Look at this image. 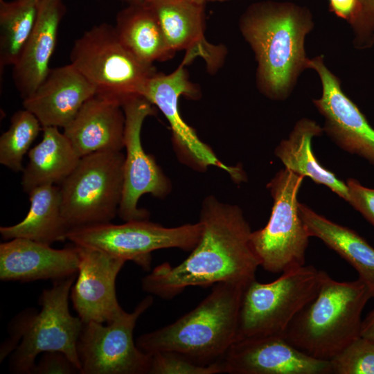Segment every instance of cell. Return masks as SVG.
I'll list each match as a JSON object with an SVG mask.
<instances>
[{"label": "cell", "instance_id": "cell-1", "mask_svg": "<svg viewBox=\"0 0 374 374\" xmlns=\"http://www.w3.org/2000/svg\"><path fill=\"white\" fill-rule=\"evenodd\" d=\"M199 222L201 238L191 253L175 267L163 262L154 267L142 278L143 290L171 299L190 286L222 282L247 285L256 278L260 261L242 210L209 195L203 200Z\"/></svg>", "mask_w": 374, "mask_h": 374}, {"label": "cell", "instance_id": "cell-2", "mask_svg": "<svg viewBox=\"0 0 374 374\" xmlns=\"http://www.w3.org/2000/svg\"><path fill=\"white\" fill-rule=\"evenodd\" d=\"M313 26L310 10L292 2L256 3L242 15L240 29L257 61L258 89L267 98H286L308 69L305 40Z\"/></svg>", "mask_w": 374, "mask_h": 374}, {"label": "cell", "instance_id": "cell-3", "mask_svg": "<svg viewBox=\"0 0 374 374\" xmlns=\"http://www.w3.org/2000/svg\"><path fill=\"white\" fill-rule=\"evenodd\" d=\"M247 285L222 282L193 310L175 322L136 340L147 353L170 351L201 365L220 362L235 341L239 311Z\"/></svg>", "mask_w": 374, "mask_h": 374}, {"label": "cell", "instance_id": "cell-4", "mask_svg": "<svg viewBox=\"0 0 374 374\" xmlns=\"http://www.w3.org/2000/svg\"><path fill=\"white\" fill-rule=\"evenodd\" d=\"M371 299L359 278L337 281L324 271L317 295L296 315L283 337L306 355L330 360L361 336L362 314Z\"/></svg>", "mask_w": 374, "mask_h": 374}, {"label": "cell", "instance_id": "cell-5", "mask_svg": "<svg viewBox=\"0 0 374 374\" xmlns=\"http://www.w3.org/2000/svg\"><path fill=\"white\" fill-rule=\"evenodd\" d=\"M76 275L54 280L53 285L42 292L39 311L26 310L12 321L10 336L1 345L0 361L12 350L10 371L31 374L35 358L41 353L60 351L80 369L77 344L84 323L69 309V292Z\"/></svg>", "mask_w": 374, "mask_h": 374}, {"label": "cell", "instance_id": "cell-6", "mask_svg": "<svg viewBox=\"0 0 374 374\" xmlns=\"http://www.w3.org/2000/svg\"><path fill=\"white\" fill-rule=\"evenodd\" d=\"M72 64L96 88V94L122 104L141 97L148 80L157 71L153 64L135 57L119 39L115 27L95 25L73 43Z\"/></svg>", "mask_w": 374, "mask_h": 374}, {"label": "cell", "instance_id": "cell-7", "mask_svg": "<svg viewBox=\"0 0 374 374\" xmlns=\"http://www.w3.org/2000/svg\"><path fill=\"white\" fill-rule=\"evenodd\" d=\"M323 272L305 265L268 283L252 280L242 294L235 341L283 336L296 315L317 295Z\"/></svg>", "mask_w": 374, "mask_h": 374}, {"label": "cell", "instance_id": "cell-8", "mask_svg": "<svg viewBox=\"0 0 374 374\" xmlns=\"http://www.w3.org/2000/svg\"><path fill=\"white\" fill-rule=\"evenodd\" d=\"M125 155L96 152L84 156L60 188L61 211L69 229L110 222L123 188Z\"/></svg>", "mask_w": 374, "mask_h": 374}, {"label": "cell", "instance_id": "cell-9", "mask_svg": "<svg viewBox=\"0 0 374 374\" xmlns=\"http://www.w3.org/2000/svg\"><path fill=\"white\" fill-rule=\"evenodd\" d=\"M303 178L284 168L267 186L274 200L271 215L262 229L252 231L251 242L268 272L282 274L305 265L310 235L297 200Z\"/></svg>", "mask_w": 374, "mask_h": 374}, {"label": "cell", "instance_id": "cell-10", "mask_svg": "<svg viewBox=\"0 0 374 374\" xmlns=\"http://www.w3.org/2000/svg\"><path fill=\"white\" fill-rule=\"evenodd\" d=\"M202 231L199 221L165 227L145 219L121 224L106 222L73 228L69 230L66 238L75 245L133 261L149 271L152 251L168 248L192 251L199 241Z\"/></svg>", "mask_w": 374, "mask_h": 374}, {"label": "cell", "instance_id": "cell-11", "mask_svg": "<svg viewBox=\"0 0 374 374\" xmlns=\"http://www.w3.org/2000/svg\"><path fill=\"white\" fill-rule=\"evenodd\" d=\"M145 296L133 310L125 311L107 326L90 321L84 323L77 350L80 374H149L152 354L140 350L133 339L139 317L152 304Z\"/></svg>", "mask_w": 374, "mask_h": 374}, {"label": "cell", "instance_id": "cell-12", "mask_svg": "<svg viewBox=\"0 0 374 374\" xmlns=\"http://www.w3.org/2000/svg\"><path fill=\"white\" fill-rule=\"evenodd\" d=\"M186 66L181 62L169 74L156 73L148 80L141 96L157 107L167 119L175 152L183 163L198 171L215 166L227 172L235 182H242L245 179L243 170L238 166H229L222 162L181 116L179 97L184 96L197 99L199 94L196 85L189 80Z\"/></svg>", "mask_w": 374, "mask_h": 374}, {"label": "cell", "instance_id": "cell-13", "mask_svg": "<svg viewBox=\"0 0 374 374\" xmlns=\"http://www.w3.org/2000/svg\"><path fill=\"white\" fill-rule=\"evenodd\" d=\"M149 101L140 96L132 98L122 104L125 114L123 188L118 215L125 222L145 220L149 213L138 207L140 197L151 194L164 198L171 191V183L156 163L152 155L144 150L141 143V129L145 119L155 114Z\"/></svg>", "mask_w": 374, "mask_h": 374}, {"label": "cell", "instance_id": "cell-14", "mask_svg": "<svg viewBox=\"0 0 374 374\" xmlns=\"http://www.w3.org/2000/svg\"><path fill=\"white\" fill-rule=\"evenodd\" d=\"M308 69L317 72L322 86L321 97L313 103L324 118L323 132L342 150L374 166V128L345 94L322 55L310 59Z\"/></svg>", "mask_w": 374, "mask_h": 374}, {"label": "cell", "instance_id": "cell-15", "mask_svg": "<svg viewBox=\"0 0 374 374\" xmlns=\"http://www.w3.org/2000/svg\"><path fill=\"white\" fill-rule=\"evenodd\" d=\"M220 364L229 374H331L329 360L312 357L283 336L235 341Z\"/></svg>", "mask_w": 374, "mask_h": 374}, {"label": "cell", "instance_id": "cell-16", "mask_svg": "<svg viewBox=\"0 0 374 374\" xmlns=\"http://www.w3.org/2000/svg\"><path fill=\"white\" fill-rule=\"evenodd\" d=\"M75 246L79 265L71 290L73 308L84 323H109L125 312L118 302L115 283L126 261L97 249Z\"/></svg>", "mask_w": 374, "mask_h": 374}, {"label": "cell", "instance_id": "cell-17", "mask_svg": "<svg viewBox=\"0 0 374 374\" xmlns=\"http://www.w3.org/2000/svg\"><path fill=\"white\" fill-rule=\"evenodd\" d=\"M78 265L74 244L57 249L26 238H14L0 244V279L3 281L61 280L76 275Z\"/></svg>", "mask_w": 374, "mask_h": 374}, {"label": "cell", "instance_id": "cell-18", "mask_svg": "<svg viewBox=\"0 0 374 374\" xmlns=\"http://www.w3.org/2000/svg\"><path fill=\"white\" fill-rule=\"evenodd\" d=\"M96 88L71 63L50 69L36 90L23 99V107L39 120L42 128H64Z\"/></svg>", "mask_w": 374, "mask_h": 374}, {"label": "cell", "instance_id": "cell-19", "mask_svg": "<svg viewBox=\"0 0 374 374\" xmlns=\"http://www.w3.org/2000/svg\"><path fill=\"white\" fill-rule=\"evenodd\" d=\"M150 6L170 48L175 53L186 51L181 62L187 65L200 57L210 72L219 69L225 58V48L209 43L204 37V5L172 0Z\"/></svg>", "mask_w": 374, "mask_h": 374}, {"label": "cell", "instance_id": "cell-20", "mask_svg": "<svg viewBox=\"0 0 374 374\" xmlns=\"http://www.w3.org/2000/svg\"><path fill=\"white\" fill-rule=\"evenodd\" d=\"M125 118L118 101L98 94L88 99L63 133L82 157L124 148Z\"/></svg>", "mask_w": 374, "mask_h": 374}, {"label": "cell", "instance_id": "cell-21", "mask_svg": "<svg viewBox=\"0 0 374 374\" xmlns=\"http://www.w3.org/2000/svg\"><path fill=\"white\" fill-rule=\"evenodd\" d=\"M62 0H40L34 28L12 66V80L21 97L31 95L47 75L64 15Z\"/></svg>", "mask_w": 374, "mask_h": 374}, {"label": "cell", "instance_id": "cell-22", "mask_svg": "<svg viewBox=\"0 0 374 374\" xmlns=\"http://www.w3.org/2000/svg\"><path fill=\"white\" fill-rule=\"evenodd\" d=\"M299 211L310 237H316L335 251L357 272L374 299V248L354 230L334 222L308 206Z\"/></svg>", "mask_w": 374, "mask_h": 374}, {"label": "cell", "instance_id": "cell-23", "mask_svg": "<svg viewBox=\"0 0 374 374\" xmlns=\"http://www.w3.org/2000/svg\"><path fill=\"white\" fill-rule=\"evenodd\" d=\"M42 131V139L28 151V163L23 170L21 186L27 193L41 186L62 184L81 158L57 127H43Z\"/></svg>", "mask_w": 374, "mask_h": 374}, {"label": "cell", "instance_id": "cell-24", "mask_svg": "<svg viewBox=\"0 0 374 374\" xmlns=\"http://www.w3.org/2000/svg\"><path fill=\"white\" fill-rule=\"evenodd\" d=\"M323 132V127L316 121L309 118L300 119L288 137L277 145L274 154L285 169L326 186L347 202L348 193L346 182L323 167L312 152V139L320 136Z\"/></svg>", "mask_w": 374, "mask_h": 374}, {"label": "cell", "instance_id": "cell-25", "mask_svg": "<svg viewBox=\"0 0 374 374\" xmlns=\"http://www.w3.org/2000/svg\"><path fill=\"white\" fill-rule=\"evenodd\" d=\"M28 194L30 208L27 215L15 225L1 226L2 238H26L49 245L66 240L69 228L62 214L60 188L41 186Z\"/></svg>", "mask_w": 374, "mask_h": 374}, {"label": "cell", "instance_id": "cell-26", "mask_svg": "<svg viewBox=\"0 0 374 374\" xmlns=\"http://www.w3.org/2000/svg\"><path fill=\"white\" fill-rule=\"evenodd\" d=\"M114 27L121 43L146 64L167 60L175 53L150 4H132L123 9L117 15Z\"/></svg>", "mask_w": 374, "mask_h": 374}, {"label": "cell", "instance_id": "cell-27", "mask_svg": "<svg viewBox=\"0 0 374 374\" xmlns=\"http://www.w3.org/2000/svg\"><path fill=\"white\" fill-rule=\"evenodd\" d=\"M40 0H0V68L13 66L30 35Z\"/></svg>", "mask_w": 374, "mask_h": 374}, {"label": "cell", "instance_id": "cell-28", "mask_svg": "<svg viewBox=\"0 0 374 374\" xmlns=\"http://www.w3.org/2000/svg\"><path fill=\"white\" fill-rule=\"evenodd\" d=\"M42 126L26 109L15 112L0 137V163L14 172L23 171L22 161Z\"/></svg>", "mask_w": 374, "mask_h": 374}, {"label": "cell", "instance_id": "cell-29", "mask_svg": "<svg viewBox=\"0 0 374 374\" xmlns=\"http://www.w3.org/2000/svg\"><path fill=\"white\" fill-rule=\"evenodd\" d=\"M329 361L332 373L374 374V339L360 336Z\"/></svg>", "mask_w": 374, "mask_h": 374}, {"label": "cell", "instance_id": "cell-30", "mask_svg": "<svg viewBox=\"0 0 374 374\" xmlns=\"http://www.w3.org/2000/svg\"><path fill=\"white\" fill-rule=\"evenodd\" d=\"M152 354L149 374H218L223 373L220 362L201 365L175 352Z\"/></svg>", "mask_w": 374, "mask_h": 374}, {"label": "cell", "instance_id": "cell-31", "mask_svg": "<svg viewBox=\"0 0 374 374\" xmlns=\"http://www.w3.org/2000/svg\"><path fill=\"white\" fill-rule=\"evenodd\" d=\"M359 48L371 46L374 39V0H357V8L348 21Z\"/></svg>", "mask_w": 374, "mask_h": 374}, {"label": "cell", "instance_id": "cell-32", "mask_svg": "<svg viewBox=\"0 0 374 374\" xmlns=\"http://www.w3.org/2000/svg\"><path fill=\"white\" fill-rule=\"evenodd\" d=\"M347 202L374 226V188L363 186L355 179H347Z\"/></svg>", "mask_w": 374, "mask_h": 374}, {"label": "cell", "instance_id": "cell-33", "mask_svg": "<svg viewBox=\"0 0 374 374\" xmlns=\"http://www.w3.org/2000/svg\"><path fill=\"white\" fill-rule=\"evenodd\" d=\"M79 368L63 353L46 351L43 353L31 374H75Z\"/></svg>", "mask_w": 374, "mask_h": 374}, {"label": "cell", "instance_id": "cell-34", "mask_svg": "<svg viewBox=\"0 0 374 374\" xmlns=\"http://www.w3.org/2000/svg\"><path fill=\"white\" fill-rule=\"evenodd\" d=\"M329 7L337 17L348 21L355 12L357 0H329Z\"/></svg>", "mask_w": 374, "mask_h": 374}, {"label": "cell", "instance_id": "cell-35", "mask_svg": "<svg viewBox=\"0 0 374 374\" xmlns=\"http://www.w3.org/2000/svg\"><path fill=\"white\" fill-rule=\"evenodd\" d=\"M361 336L374 339V309L362 320Z\"/></svg>", "mask_w": 374, "mask_h": 374}, {"label": "cell", "instance_id": "cell-36", "mask_svg": "<svg viewBox=\"0 0 374 374\" xmlns=\"http://www.w3.org/2000/svg\"><path fill=\"white\" fill-rule=\"evenodd\" d=\"M127 2L130 5L132 4H148V0H123Z\"/></svg>", "mask_w": 374, "mask_h": 374}, {"label": "cell", "instance_id": "cell-37", "mask_svg": "<svg viewBox=\"0 0 374 374\" xmlns=\"http://www.w3.org/2000/svg\"><path fill=\"white\" fill-rule=\"evenodd\" d=\"M168 1H172V0H148V4L152 5V4Z\"/></svg>", "mask_w": 374, "mask_h": 374}, {"label": "cell", "instance_id": "cell-38", "mask_svg": "<svg viewBox=\"0 0 374 374\" xmlns=\"http://www.w3.org/2000/svg\"><path fill=\"white\" fill-rule=\"evenodd\" d=\"M197 4L204 5L208 0H187Z\"/></svg>", "mask_w": 374, "mask_h": 374}, {"label": "cell", "instance_id": "cell-39", "mask_svg": "<svg viewBox=\"0 0 374 374\" xmlns=\"http://www.w3.org/2000/svg\"><path fill=\"white\" fill-rule=\"evenodd\" d=\"M231 1V0H208V1H211V2H224V1Z\"/></svg>", "mask_w": 374, "mask_h": 374}]
</instances>
